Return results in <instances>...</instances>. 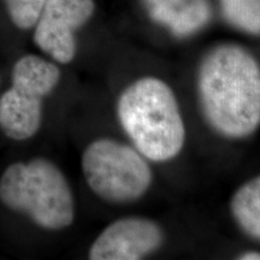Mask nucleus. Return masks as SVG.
I'll list each match as a JSON object with an SVG mask.
<instances>
[{"instance_id": "10", "label": "nucleus", "mask_w": 260, "mask_h": 260, "mask_svg": "<svg viewBox=\"0 0 260 260\" xmlns=\"http://www.w3.org/2000/svg\"><path fill=\"white\" fill-rule=\"evenodd\" d=\"M224 17L236 28L260 34V0H220Z\"/></svg>"}, {"instance_id": "11", "label": "nucleus", "mask_w": 260, "mask_h": 260, "mask_svg": "<svg viewBox=\"0 0 260 260\" xmlns=\"http://www.w3.org/2000/svg\"><path fill=\"white\" fill-rule=\"evenodd\" d=\"M12 23L19 29L32 28L45 4V0H4Z\"/></svg>"}, {"instance_id": "2", "label": "nucleus", "mask_w": 260, "mask_h": 260, "mask_svg": "<svg viewBox=\"0 0 260 260\" xmlns=\"http://www.w3.org/2000/svg\"><path fill=\"white\" fill-rule=\"evenodd\" d=\"M119 123L134 147L152 161L180 154L186 128L176 96L167 82L146 76L129 84L117 103Z\"/></svg>"}, {"instance_id": "5", "label": "nucleus", "mask_w": 260, "mask_h": 260, "mask_svg": "<svg viewBox=\"0 0 260 260\" xmlns=\"http://www.w3.org/2000/svg\"><path fill=\"white\" fill-rule=\"evenodd\" d=\"M60 70L44 58L28 54L12 69V87L0 98V129L12 140L30 139L42 118V100L57 87Z\"/></svg>"}, {"instance_id": "8", "label": "nucleus", "mask_w": 260, "mask_h": 260, "mask_svg": "<svg viewBox=\"0 0 260 260\" xmlns=\"http://www.w3.org/2000/svg\"><path fill=\"white\" fill-rule=\"evenodd\" d=\"M149 16L177 37H187L204 27L211 17L206 0H145Z\"/></svg>"}, {"instance_id": "9", "label": "nucleus", "mask_w": 260, "mask_h": 260, "mask_svg": "<svg viewBox=\"0 0 260 260\" xmlns=\"http://www.w3.org/2000/svg\"><path fill=\"white\" fill-rule=\"evenodd\" d=\"M230 209L243 232L260 240V176L246 182L236 190Z\"/></svg>"}, {"instance_id": "3", "label": "nucleus", "mask_w": 260, "mask_h": 260, "mask_svg": "<svg viewBox=\"0 0 260 260\" xmlns=\"http://www.w3.org/2000/svg\"><path fill=\"white\" fill-rule=\"evenodd\" d=\"M0 200L44 229H64L75 218L69 183L60 169L45 158L10 165L0 178Z\"/></svg>"}, {"instance_id": "4", "label": "nucleus", "mask_w": 260, "mask_h": 260, "mask_svg": "<svg viewBox=\"0 0 260 260\" xmlns=\"http://www.w3.org/2000/svg\"><path fill=\"white\" fill-rule=\"evenodd\" d=\"M82 171L93 193L113 204L139 200L153 180L144 155L112 139L95 140L84 149Z\"/></svg>"}, {"instance_id": "12", "label": "nucleus", "mask_w": 260, "mask_h": 260, "mask_svg": "<svg viewBox=\"0 0 260 260\" xmlns=\"http://www.w3.org/2000/svg\"><path fill=\"white\" fill-rule=\"evenodd\" d=\"M240 259L243 260H260V253L259 252H246L241 254Z\"/></svg>"}, {"instance_id": "7", "label": "nucleus", "mask_w": 260, "mask_h": 260, "mask_svg": "<svg viewBox=\"0 0 260 260\" xmlns=\"http://www.w3.org/2000/svg\"><path fill=\"white\" fill-rule=\"evenodd\" d=\"M164 242L157 223L142 217H125L107 225L89 249L92 260H138L154 253Z\"/></svg>"}, {"instance_id": "1", "label": "nucleus", "mask_w": 260, "mask_h": 260, "mask_svg": "<svg viewBox=\"0 0 260 260\" xmlns=\"http://www.w3.org/2000/svg\"><path fill=\"white\" fill-rule=\"evenodd\" d=\"M206 119L220 135L241 139L260 124V68L242 47L220 45L206 54L198 74Z\"/></svg>"}, {"instance_id": "6", "label": "nucleus", "mask_w": 260, "mask_h": 260, "mask_svg": "<svg viewBox=\"0 0 260 260\" xmlns=\"http://www.w3.org/2000/svg\"><path fill=\"white\" fill-rule=\"evenodd\" d=\"M93 0H45L35 23L37 46L58 63L67 64L76 54L75 31L94 14Z\"/></svg>"}]
</instances>
